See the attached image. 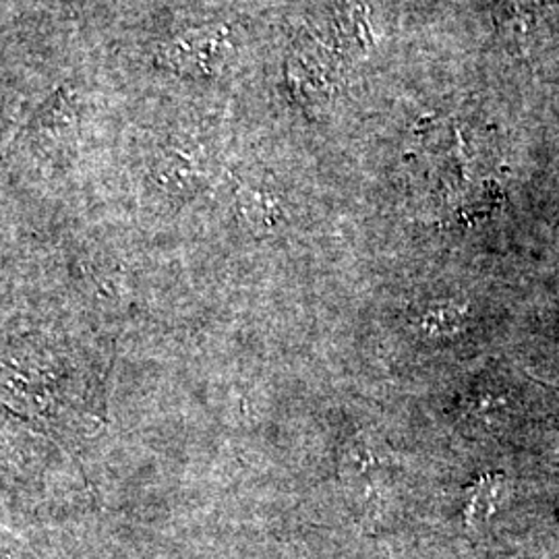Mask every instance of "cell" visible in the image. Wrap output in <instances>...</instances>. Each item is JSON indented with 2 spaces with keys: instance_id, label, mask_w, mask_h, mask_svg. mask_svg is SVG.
<instances>
[{
  "instance_id": "cell-1",
  "label": "cell",
  "mask_w": 559,
  "mask_h": 559,
  "mask_svg": "<svg viewBox=\"0 0 559 559\" xmlns=\"http://www.w3.org/2000/svg\"><path fill=\"white\" fill-rule=\"evenodd\" d=\"M230 29L226 25H205L189 29L164 44L158 62L177 73L203 75L218 67L230 48Z\"/></svg>"
},
{
  "instance_id": "cell-2",
  "label": "cell",
  "mask_w": 559,
  "mask_h": 559,
  "mask_svg": "<svg viewBox=\"0 0 559 559\" xmlns=\"http://www.w3.org/2000/svg\"><path fill=\"white\" fill-rule=\"evenodd\" d=\"M501 491H503V479L500 475H487L483 479L475 480L466 496V506H464L466 520L477 524L480 520L489 519L501 503Z\"/></svg>"
}]
</instances>
